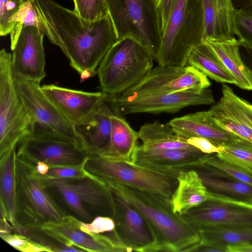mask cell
Segmentation results:
<instances>
[{
    "instance_id": "obj_1",
    "label": "cell",
    "mask_w": 252,
    "mask_h": 252,
    "mask_svg": "<svg viewBox=\"0 0 252 252\" xmlns=\"http://www.w3.org/2000/svg\"><path fill=\"white\" fill-rule=\"evenodd\" d=\"M32 0L44 34L60 48L81 80L96 74L101 61L118 40L108 13L89 21L53 0Z\"/></svg>"
},
{
    "instance_id": "obj_2",
    "label": "cell",
    "mask_w": 252,
    "mask_h": 252,
    "mask_svg": "<svg viewBox=\"0 0 252 252\" xmlns=\"http://www.w3.org/2000/svg\"><path fill=\"white\" fill-rule=\"evenodd\" d=\"M107 183L134 205L150 223L156 236V252H190L200 243L198 231L180 214L174 212L170 199L115 183Z\"/></svg>"
},
{
    "instance_id": "obj_3",
    "label": "cell",
    "mask_w": 252,
    "mask_h": 252,
    "mask_svg": "<svg viewBox=\"0 0 252 252\" xmlns=\"http://www.w3.org/2000/svg\"><path fill=\"white\" fill-rule=\"evenodd\" d=\"M204 31L202 0H177L162 32L159 65L186 66L192 49L203 41Z\"/></svg>"
},
{
    "instance_id": "obj_4",
    "label": "cell",
    "mask_w": 252,
    "mask_h": 252,
    "mask_svg": "<svg viewBox=\"0 0 252 252\" xmlns=\"http://www.w3.org/2000/svg\"><path fill=\"white\" fill-rule=\"evenodd\" d=\"M153 57L130 37L118 40L108 51L97 69L101 91L122 94L142 80L152 70Z\"/></svg>"
},
{
    "instance_id": "obj_5",
    "label": "cell",
    "mask_w": 252,
    "mask_h": 252,
    "mask_svg": "<svg viewBox=\"0 0 252 252\" xmlns=\"http://www.w3.org/2000/svg\"><path fill=\"white\" fill-rule=\"evenodd\" d=\"M118 40L130 37L156 61L162 39L157 6L152 0H104Z\"/></svg>"
},
{
    "instance_id": "obj_6",
    "label": "cell",
    "mask_w": 252,
    "mask_h": 252,
    "mask_svg": "<svg viewBox=\"0 0 252 252\" xmlns=\"http://www.w3.org/2000/svg\"><path fill=\"white\" fill-rule=\"evenodd\" d=\"M85 168L97 181L153 192L169 199L178 185L176 176L147 170L99 154H89Z\"/></svg>"
},
{
    "instance_id": "obj_7",
    "label": "cell",
    "mask_w": 252,
    "mask_h": 252,
    "mask_svg": "<svg viewBox=\"0 0 252 252\" xmlns=\"http://www.w3.org/2000/svg\"><path fill=\"white\" fill-rule=\"evenodd\" d=\"M11 54L0 51V158L17 148L30 133L31 118L18 94Z\"/></svg>"
},
{
    "instance_id": "obj_8",
    "label": "cell",
    "mask_w": 252,
    "mask_h": 252,
    "mask_svg": "<svg viewBox=\"0 0 252 252\" xmlns=\"http://www.w3.org/2000/svg\"><path fill=\"white\" fill-rule=\"evenodd\" d=\"M18 147L17 155L27 162H43L50 167L77 166L89 155L79 145L35 124Z\"/></svg>"
},
{
    "instance_id": "obj_9",
    "label": "cell",
    "mask_w": 252,
    "mask_h": 252,
    "mask_svg": "<svg viewBox=\"0 0 252 252\" xmlns=\"http://www.w3.org/2000/svg\"><path fill=\"white\" fill-rule=\"evenodd\" d=\"M106 100L120 116L135 113H176L189 106L214 103L212 91L189 89L183 91L139 96L108 94Z\"/></svg>"
},
{
    "instance_id": "obj_10",
    "label": "cell",
    "mask_w": 252,
    "mask_h": 252,
    "mask_svg": "<svg viewBox=\"0 0 252 252\" xmlns=\"http://www.w3.org/2000/svg\"><path fill=\"white\" fill-rule=\"evenodd\" d=\"M17 193L18 212L30 220V227L39 228L47 221H59L65 215L45 191L33 166L17 155Z\"/></svg>"
},
{
    "instance_id": "obj_11",
    "label": "cell",
    "mask_w": 252,
    "mask_h": 252,
    "mask_svg": "<svg viewBox=\"0 0 252 252\" xmlns=\"http://www.w3.org/2000/svg\"><path fill=\"white\" fill-rule=\"evenodd\" d=\"M181 215L198 231L252 226V204L208 194L206 200Z\"/></svg>"
},
{
    "instance_id": "obj_12",
    "label": "cell",
    "mask_w": 252,
    "mask_h": 252,
    "mask_svg": "<svg viewBox=\"0 0 252 252\" xmlns=\"http://www.w3.org/2000/svg\"><path fill=\"white\" fill-rule=\"evenodd\" d=\"M14 81L19 97L31 118V125L37 124L83 148L74 125L50 101L42 91L40 84L15 78Z\"/></svg>"
},
{
    "instance_id": "obj_13",
    "label": "cell",
    "mask_w": 252,
    "mask_h": 252,
    "mask_svg": "<svg viewBox=\"0 0 252 252\" xmlns=\"http://www.w3.org/2000/svg\"><path fill=\"white\" fill-rule=\"evenodd\" d=\"M111 189L113 218L122 244L129 252H156V236L150 223L134 205Z\"/></svg>"
},
{
    "instance_id": "obj_14",
    "label": "cell",
    "mask_w": 252,
    "mask_h": 252,
    "mask_svg": "<svg viewBox=\"0 0 252 252\" xmlns=\"http://www.w3.org/2000/svg\"><path fill=\"white\" fill-rule=\"evenodd\" d=\"M44 34L34 26L23 28L11 54V70L15 79L40 84L46 76Z\"/></svg>"
},
{
    "instance_id": "obj_15",
    "label": "cell",
    "mask_w": 252,
    "mask_h": 252,
    "mask_svg": "<svg viewBox=\"0 0 252 252\" xmlns=\"http://www.w3.org/2000/svg\"><path fill=\"white\" fill-rule=\"evenodd\" d=\"M76 218L65 216L59 221H47L39 229L63 245L74 246L84 251L128 252V249L113 234H89L79 229Z\"/></svg>"
},
{
    "instance_id": "obj_16",
    "label": "cell",
    "mask_w": 252,
    "mask_h": 252,
    "mask_svg": "<svg viewBox=\"0 0 252 252\" xmlns=\"http://www.w3.org/2000/svg\"><path fill=\"white\" fill-rule=\"evenodd\" d=\"M210 155L204 153L196 148L147 150L138 145L128 163L177 177L182 170L194 169L204 164Z\"/></svg>"
},
{
    "instance_id": "obj_17",
    "label": "cell",
    "mask_w": 252,
    "mask_h": 252,
    "mask_svg": "<svg viewBox=\"0 0 252 252\" xmlns=\"http://www.w3.org/2000/svg\"><path fill=\"white\" fill-rule=\"evenodd\" d=\"M41 88L50 101L74 125L87 119L108 95L102 91L88 92L54 84L44 85Z\"/></svg>"
},
{
    "instance_id": "obj_18",
    "label": "cell",
    "mask_w": 252,
    "mask_h": 252,
    "mask_svg": "<svg viewBox=\"0 0 252 252\" xmlns=\"http://www.w3.org/2000/svg\"><path fill=\"white\" fill-rule=\"evenodd\" d=\"M111 105L104 100L84 121L74 125L81 144L88 153H102L109 147L111 134Z\"/></svg>"
},
{
    "instance_id": "obj_19",
    "label": "cell",
    "mask_w": 252,
    "mask_h": 252,
    "mask_svg": "<svg viewBox=\"0 0 252 252\" xmlns=\"http://www.w3.org/2000/svg\"><path fill=\"white\" fill-rule=\"evenodd\" d=\"M168 123L178 134L184 138L203 137L218 147L240 138L219 126L209 110L176 118Z\"/></svg>"
},
{
    "instance_id": "obj_20",
    "label": "cell",
    "mask_w": 252,
    "mask_h": 252,
    "mask_svg": "<svg viewBox=\"0 0 252 252\" xmlns=\"http://www.w3.org/2000/svg\"><path fill=\"white\" fill-rule=\"evenodd\" d=\"M208 194L252 205V186L204 164L195 169Z\"/></svg>"
},
{
    "instance_id": "obj_21",
    "label": "cell",
    "mask_w": 252,
    "mask_h": 252,
    "mask_svg": "<svg viewBox=\"0 0 252 252\" xmlns=\"http://www.w3.org/2000/svg\"><path fill=\"white\" fill-rule=\"evenodd\" d=\"M202 2L205 22L203 40L235 38L233 20L236 8L232 0H202Z\"/></svg>"
},
{
    "instance_id": "obj_22",
    "label": "cell",
    "mask_w": 252,
    "mask_h": 252,
    "mask_svg": "<svg viewBox=\"0 0 252 252\" xmlns=\"http://www.w3.org/2000/svg\"><path fill=\"white\" fill-rule=\"evenodd\" d=\"M216 53L236 81V85L242 89L252 91V69L242 60L238 39H206L203 41Z\"/></svg>"
},
{
    "instance_id": "obj_23",
    "label": "cell",
    "mask_w": 252,
    "mask_h": 252,
    "mask_svg": "<svg viewBox=\"0 0 252 252\" xmlns=\"http://www.w3.org/2000/svg\"><path fill=\"white\" fill-rule=\"evenodd\" d=\"M16 148L0 158V194L1 212L13 229L19 225L17 219L18 204L16 180Z\"/></svg>"
},
{
    "instance_id": "obj_24",
    "label": "cell",
    "mask_w": 252,
    "mask_h": 252,
    "mask_svg": "<svg viewBox=\"0 0 252 252\" xmlns=\"http://www.w3.org/2000/svg\"><path fill=\"white\" fill-rule=\"evenodd\" d=\"M177 180V187L170 199L174 213L181 215L207 200L206 188L195 170L181 171Z\"/></svg>"
},
{
    "instance_id": "obj_25",
    "label": "cell",
    "mask_w": 252,
    "mask_h": 252,
    "mask_svg": "<svg viewBox=\"0 0 252 252\" xmlns=\"http://www.w3.org/2000/svg\"><path fill=\"white\" fill-rule=\"evenodd\" d=\"M139 132L142 141L140 146L145 150H160L189 149L195 148L187 142V139L178 134L168 124L158 120L141 126Z\"/></svg>"
},
{
    "instance_id": "obj_26",
    "label": "cell",
    "mask_w": 252,
    "mask_h": 252,
    "mask_svg": "<svg viewBox=\"0 0 252 252\" xmlns=\"http://www.w3.org/2000/svg\"><path fill=\"white\" fill-rule=\"evenodd\" d=\"M111 134L108 150L97 153L108 158L129 163L138 145L139 132L133 130L122 116L114 112L111 117Z\"/></svg>"
},
{
    "instance_id": "obj_27",
    "label": "cell",
    "mask_w": 252,
    "mask_h": 252,
    "mask_svg": "<svg viewBox=\"0 0 252 252\" xmlns=\"http://www.w3.org/2000/svg\"><path fill=\"white\" fill-rule=\"evenodd\" d=\"M186 70L185 66L159 65L149 72L140 82L124 92V96H139L167 93L170 83Z\"/></svg>"
},
{
    "instance_id": "obj_28",
    "label": "cell",
    "mask_w": 252,
    "mask_h": 252,
    "mask_svg": "<svg viewBox=\"0 0 252 252\" xmlns=\"http://www.w3.org/2000/svg\"><path fill=\"white\" fill-rule=\"evenodd\" d=\"M188 64L216 82L236 84L235 79L230 72L214 51L203 41L192 49Z\"/></svg>"
},
{
    "instance_id": "obj_29",
    "label": "cell",
    "mask_w": 252,
    "mask_h": 252,
    "mask_svg": "<svg viewBox=\"0 0 252 252\" xmlns=\"http://www.w3.org/2000/svg\"><path fill=\"white\" fill-rule=\"evenodd\" d=\"M200 243L224 249L230 245L252 244V226L235 228L206 229L198 231Z\"/></svg>"
},
{
    "instance_id": "obj_30",
    "label": "cell",
    "mask_w": 252,
    "mask_h": 252,
    "mask_svg": "<svg viewBox=\"0 0 252 252\" xmlns=\"http://www.w3.org/2000/svg\"><path fill=\"white\" fill-rule=\"evenodd\" d=\"M9 22L11 27L10 39V49L12 51L24 27H36L44 33L39 16L32 0H26Z\"/></svg>"
},
{
    "instance_id": "obj_31",
    "label": "cell",
    "mask_w": 252,
    "mask_h": 252,
    "mask_svg": "<svg viewBox=\"0 0 252 252\" xmlns=\"http://www.w3.org/2000/svg\"><path fill=\"white\" fill-rule=\"evenodd\" d=\"M219 148L218 157L252 171V142L240 138Z\"/></svg>"
},
{
    "instance_id": "obj_32",
    "label": "cell",
    "mask_w": 252,
    "mask_h": 252,
    "mask_svg": "<svg viewBox=\"0 0 252 252\" xmlns=\"http://www.w3.org/2000/svg\"><path fill=\"white\" fill-rule=\"evenodd\" d=\"M86 159L82 164L77 166L50 167L46 175L40 176L35 172L36 174L45 188L51 186L52 183L55 180L71 181L86 177L96 180L85 169Z\"/></svg>"
},
{
    "instance_id": "obj_33",
    "label": "cell",
    "mask_w": 252,
    "mask_h": 252,
    "mask_svg": "<svg viewBox=\"0 0 252 252\" xmlns=\"http://www.w3.org/2000/svg\"><path fill=\"white\" fill-rule=\"evenodd\" d=\"M205 164L218 169L235 179L252 186V171L241 165L218 157L216 154H210Z\"/></svg>"
},
{
    "instance_id": "obj_34",
    "label": "cell",
    "mask_w": 252,
    "mask_h": 252,
    "mask_svg": "<svg viewBox=\"0 0 252 252\" xmlns=\"http://www.w3.org/2000/svg\"><path fill=\"white\" fill-rule=\"evenodd\" d=\"M235 34L243 48H252V12L236 9L233 20Z\"/></svg>"
},
{
    "instance_id": "obj_35",
    "label": "cell",
    "mask_w": 252,
    "mask_h": 252,
    "mask_svg": "<svg viewBox=\"0 0 252 252\" xmlns=\"http://www.w3.org/2000/svg\"><path fill=\"white\" fill-rule=\"evenodd\" d=\"M0 237L11 246L21 252H54L52 247L33 241L20 234L0 233Z\"/></svg>"
},
{
    "instance_id": "obj_36",
    "label": "cell",
    "mask_w": 252,
    "mask_h": 252,
    "mask_svg": "<svg viewBox=\"0 0 252 252\" xmlns=\"http://www.w3.org/2000/svg\"><path fill=\"white\" fill-rule=\"evenodd\" d=\"M56 187L66 203L83 219L89 220L90 216L79 196L68 182L63 180L54 181L51 185Z\"/></svg>"
},
{
    "instance_id": "obj_37",
    "label": "cell",
    "mask_w": 252,
    "mask_h": 252,
    "mask_svg": "<svg viewBox=\"0 0 252 252\" xmlns=\"http://www.w3.org/2000/svg\"><path fill=\"white\" fill-rule=\"evenodd\" d=\"M76 222L80 230L89 234H110L116 231V222L110 217L97 216L90 223L81 221L76 219Z\"/></svg>"
},
{
    "instance_id": "obj_38",
    "label": "cell",
    "mask_w": 252,
    "mask_h": 252,
    "mask_svg": "<svg viewBox=\"0 0 252 252\" xmlns=\"http://www.w3.org/2000/svg\"><path fill=\"white\" fill-rule=\"evenodd\" d=\"M27 0H0V35L10 34L11 27L10 18L16 13L20 7Z\"/></svg>"
},
{
    "instance_id": "obj_39",
    "label": "cell",
    "mask_w": 252,
    "mask_h": 252,
    "mask_svg": "<svg viewBox=\"0 0 252 252\" xmlns=\"http://www.w3.org/2000/svg\"><path fill=\"white\" fill-rule=\"evenodd\" d=\"M73 10L81 18L94 21L101 17L99 0H72Z\"/></svg>"
},
{
    "instance_id": "obj_40",
    "label": "cell",
    "mask_w": 252,
    "mask_h": 252,
    "mask_svg": "<svg viewBox=\"0 0 252 252\" xmlns=\"http://www.w3.org/2000/svg\"><path fill=\"white\" fill-rule=\"evenodd\" d=\"M188 143L205 154H213L220 152L219 147L208 139L201 137H191L187 139Z\"/></svg>"
},
{
    "instance_id": "obj_41",
    "label": "cell",
    "mask_w": 252,
    "mask_h": 252,
    "mask_svg": "<svg viewBox=\"0 0 252 252\" xmlns=\"http://www.w3.org/2000/svg\"><path fill=\"white\" fill-rule=\"evenodd\" d=\"M176 1L177 0H158V1L157 9L159 18L162 33Z\"/></svg>"
},
{
    "instance_id": "obj_42",
    "label": "cell",
    "mask_w": 252,
    "mask_h": 252,
    "mask_svg": "<svg viewBox=\"0 0 252 252\" xmlns=\"http://www.w3.org/2000/svg\"><path fill=\"white\" fill-rule=\"evenodd\" d=\"M191 252H226L224 249L211 246L202 244L199 243L195 246Z\"/></svg>"
},
{
    "instance_id": "obj_43",
    "label": "cell",
    "mask_w": 252,
    "mask_h": 252,
    "mask_svg": "<svg viewBox=\"0 0 252 252\" xmlns=\"http://www.w3.org/2000/svg\"><path fill=\"white\" fill-rule=\"evenodd\" d=\"M226 250L227 252H252V244L228 246Z\"/></svg>"
},
{
    "instance_id": "obj_44",
    "label": "cell",
    "mask_w": 252,
    "mask_h": 252,
    "mask_svg": "<svg viewBox=\"0 0 252 252\" xmlns=\"http://www.w3.org/2000/svg\"><path fill=\"white\" fill-rule=\"evenodd\" d=\"M32 165L33 166L36 173L40 176L46 175L50 168V166L48 164L41 161L37 162Z\"/></svg>"
},
{
    "instance_id": "obj_45",
    "label": "cell",
    "mask_w": 252,
    "mask_h": 252,
    "mask_svg": "<svg viewBox=\"0 0 252 252\" xmlns=\"http://www.w3.org/2000/svg\"><path fill=\"white\" fill-rule=\"evenodd\" d=\"M99 1L101 15L102 16H103L107 14V11L105 4V1L104 0H99Z\"/></svg>"
},
{
    "instance_id": "obj_46",
    "label": "cell",
    "mask_w": 252,
    "mask_h": 252,
    "mask_svg": "<svg viewBox=\"0 0 252 252\" xmlns=\"http://www.w3.org/2000/svg\"><path fill=\"white\" fill-rule=\"evenodd\" d=\"M248 54L249 57H251L252 60V48H244Z\"/></svg>"
},
{
    "instance_id": "obj_47",
    "label": "cell",
    "mask_w": 252,
    "mask_h": 252,
    "mask_svg": "<svg viewBox=\"0 0 252 252\" xmlns=\"http://www.w3.org/2000/svg\"><path fill=\"white\" fill-rule=\"evenodd\" d=\"M152 0L153 1V2L155 3V4H156V5L157 6L158 0Z\"/></svg>"
},
{
    "instance_id": "obj_48",
    "label": "cell",
    "mask_w": 252,
    "mask_h": 252,
    "mask_svg": "<svg viewBox=\"0 0 252 252\" xmlns=\"http://www.w3.org/2000/svg\"><path fill=\"white\" fill-rule=\"evenodd\" d=\"M251 107L252 108V104H251Z\"/></svg>"
}]
</instances>
